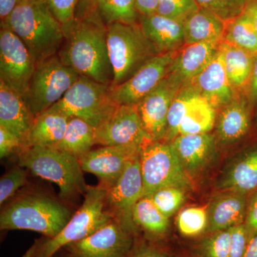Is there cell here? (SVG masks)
I'll return each instance as SVG.
<instances>
[{"instance_id":"36","label":"cell","mask_w":257,"mask_h":257,"mask_svg":"<svg viewBox=\"0 0 257 257\" xmlns=\"http://www.w3.org/2000/svg\"><path fill=\"white\" fill-rule=\"evenodd\" d=\"M197 248L199 257H228L231 239V229L210 233Z\"/></svg>"},{"instance_id":"4","label":"cell","mask_w":257,"mask_h":257,"mask_svg":"<svg viewBox=\"0 0 257 257\" xmlns=\"http://www.w3.org/2000/svg\"><path fill=\"white\" fill-rule=\"evenodd\" d=\"M107 189L101 184L89 186L83 204L55 237L42 236L36 240L23 257H53L70 243L84 239L111 219L106 207Z\"/></svg>"},{"instance_id":"38","label":"cell","mask_w":257,"mask_h":257,"mask_svg":"<svg viewBox=\"0 0 257 257\" xmlns=\"http://www.w3.org/2000/svg\"><path fill=\"white\" fill-rule=\"evenodd\" d=\"M28 182L26 170L19 165L13 167L5 173L0 179V204L3 205L6 201L16 194L19 189Z\"/></svg>"},{"instance_id":"23","label":"cell","mask_w":257,"mask_h":257,"mask_svg":"<svg viewBox=\"0 0 257 257\" xmlns=\"http://www.w3.org/2000/svg\"><path fill=\"white\" fill-rule=\"evenodd\" d=\"M221 42H198L184 45L175 52L171 72L177 74L184 84L190 82L214 59Z\"/></svg>"},{"instance_id":"12","label":"cell","mask_w":257,"mask_h":257,"mask_svg":"<svg viewBox=\"0 0 257 257\" xmlns=\"http://www.w3.org/2000/svg\"><path fill=\"white\" fill-rule=\"evenodd\" d=\"M184 84L177 74L170 72L137 104L144 128L152 142L165 141L171 104Z\"/></svg>"},{"instance_id":"30","label":"cell","mask_w":257,"mask_h":257,"mask_svg":"<svg viewBox=\"0 0 257 257\" xmlns=\"http://www.w3.org/2000/svg\"><path fill=\"white\" fill-rule=\"evenodd\" d=\"M216 115L215 108L199 94L193 99L187 109L179 126V135L210 133L215 126Z\"/></svg>"},{"instance_id":"1","label":"cell","mask_w":257,"mask_h":257,"mask_svg":"<svg viewBox=\"0 0 257 257\" xmlns=\"http://www.w3.org/2000/svg\"><path fill=\"white\" fill-rule=\"evenodd\" d=\"M57 55L79 75L111 87L113 73L108 55L106 25L98 10L81 20H76Z\"/></svg>"},{"instance_id":"14","label":"cell","mask_w":257,"mask_h":257,"mask_svg":"<svg viewBox=\"0 0 257 257\" xmlns=\"http://www.w3.org/2000/svg\"><path fill=\"white\" fill-rule=\"evenodd\" d=\"M144 128L137 105L119 104L105 122L96 128V145L138 146L151 143Z\"/></svg>"},{"instance_id":"9","label":"cell","mask_w":257,"mask_h":257,"mask_svg":"<svg viewBox=\"0 0 257 257\" xmlns=\"http://www.w3.org/2000/svg\"><path fill=\"white\" fill-rule=\"evenodd\" d=\"M140 165L143 197L166 187L188 189L191 182L172 144L151 142L142 148Z\"/></svg>"},{"instance_id":"26","label":"cell","mask_w":257,"mask_h":257,"mask_svg":"<svg viewBox=\"0 0 257 257\" xmlns=\"http://www.w3.org/2000/svg\"><path fill=\"white\" fill-rule=\"evenodd\" d=\"M68 121V116L52 108L37 115L34 120L27 147L55 148L63 138Z\"/></svg>"},{"instance_id":"42","label":"cell","mask_w":257,"mask_h":257,"mask_svg":"<svg viewBox=\"0 0 257 257\" xmlns=\"http://www.w3.org/2000/svg\"><path fill=\"white\" fill-rule=\"evenodd\" d=\"M25 149L23 142L3 126H0V157L2 160Z\"/></svg>"},{"instance_id":"44","label":"cell","mask_w":257,"mask_h":257,"mask_svg":"<svg viewBox=\"0 0 257 257\" xmlns=\"http://www.w3.org/2000/svg\"><path fill=\"white\" fill-rule=\"evenodd\" d=\"M251 238L257 234V189L248 202L244 224Z\"/></svg>"},{"instance_id":"39","label":"cell","mask_w":257,"mask_h":257,"mask_svg":"<svg viewBox=\"0 0 257 257\" xmlns=\"http://www.w3.org/2000/svg\"><path fill=\"white\" fill-rule=\"evenodd\" d=\"M49 8L64 29L66 37L75 24V11L79 0H46Z\"/></svg>"},{"instance_id":"5","label":"cell","mask_w":257,"mask_h":257,"mask_svg":"<svg viewBox=\"0 0 257 257\" xmlns=\"http://www.w3.org/2000/svg\"><path fill=\"white\" fill-rule=\"evenodd\" d=\"M19 165L55 183L62 200L72 201L87 192L78 157L53 147L32 146L20 152Z\"/></svg>"},{"instance_id":"47","label":"cell","mask_w":257,"mask_h":257,"mask_svg":"<svg viewBox=\"0 0 257 257\" xmlns=\"http://www.w3.org/2000/svg\"><path fill=\"white\" fill-rule=\"evenodd\" d=\"M19 0H0V18L4 22L18 5Z\"/></svg>"},{"instance_id":"41","label":"cell","mask_w":257,"mask_h":257,"mask_svg":"<svg viewBox=\"0 0 257 257\" xmlns=\"http://www.w3.org/2000/svg\"><path fill=\"white\" fill-rule=\"evenodd\" d=\"M251 236L244 224L231 228V239L228 257H243Z\"/></svg>"},{"instance_id":"16","label":"cell","mask_w":257,"mask_h":257,"mask_svg":"<svg viewBox=\"0 0 257 257\" xmlns=\"http://www.w3.org/2000/svg\"><path fill=\"white\" fill-rule=\"evenodd\" d=\"M138 146H101L78 157L84 172L99 179L101 185L109 189L122 175L128 162L140 155Z\"/></svg>"},{"instance_id":"29","label":"cell","mask_w":257,"mask_h":257,"mask_svg":"<svg viewBox=\"0 0 257 257\" xmlns=\"http://www.w3.org/2000/svg\"><path fill=\"white\" fill-rule=\"evenodd\" d=\"M96 145V128L77 117H69L62 140L55 147L79 157Z\"/></svg>"},{"instance_id":"6","label":"cell","mask_w":257,"mask_h":257,"mask_svg":"<svg viewBox=\"0 0 257 257\" xmlns=\"http://www.w3.org/2000/svg\"><path fill=\"white\" fill-rule=\"evenodd\" d=\"M106 42L113 73L111 88L127 80L149 60L160 55L140 23L108 24Z\"/></svg>"},{"instance_id":"33","label":"cell","mask_w":257,"mask_h":257,"mask_svg":"<svg viewBox=\"0 0 257 257\" xmlns=\"http://www.w3.org/2000/svg\"><path fill=\"white\" fill-rule=\"evenodd\" d=\"M96 6L106 25L114 23H139L141 19L135 0H96Z\"/></svg>"},{"instance_id":"22","label":"cell","mask_w":257,"mask_h":257,"mask_svg":"<svg viewBox=\"0 0 257 257\" xmlns=\"http://www.w3.org/2000/svg\"><path fill=\"white\" fill-rule=\"evenodd\" d=\"M216 139L211 133L179 135L170 143L188 175L202 170L215 155Z\"/></svg>"},{"instance_id":"24","label":"cell","mask_w":257,"mask_h":257,"mask_svg":"<svg viewBox=\"0 0 257 257\" xmlns=\"http://www.w3.org/2000/svg\"><path fill=\"white\" fill-rule=\"evenodd\" d=\"M219 187L224 192L248 194L257 189V148L235 159L223 172Z\"/></svg>"},{"instance_id":"34","label":"cell","mask_w":257,"mask_h":257,"mask_svg":"<svg viewBox=\"0 0 257 257\" xmlns=\"http://www.w3.org/2000/svg\"><path fill=\"white\" fill-rule=\"evenodd\" d=\"M177 226L180 234L186 237H194L207 231V210L203 207H189L179 213Z\"/></svg>"},{"instance_id":"2","label":"cell","mask_w":257,"mask_h":257,"mask_svg":"<svg viewBox=\"0 0 257 257\" xmlns=\"http://www.w3.org/2000/svg\"><path fill=\"white\" fill-rule=\"evenodd\" d=\"M1 26L20 37L36 63L57 55L66 40L64 29L46 0L20 2Z\"/></svg>"},{"instance_id":"3","label":"cell","mask_w":257,"mask_h":257,"mask_svg":"<svg viewBox=\"0 0 257 257\" xmlns=\"http://www.w3.org/2000/svg\"><path fill=\"white\" fill-rule=\"evenodd\" d=\"M73 214L64 204L47 194L20 196L2 210L1 230H29L53 238Z\"/></svg>"},{"instance_id":"49","label":"cell","mask_w":257,"mask_h":257,"mask_svg":"<svg viewBox=\"0 0 257 257\" xmlns=\"http://www.w3.org/2000/svg\"><path fill=\"white\" fill-rule=\"evenodd\" d=\"M243 257H257V234L250 239Z\"/></svg>"},{"instance_id":"8","label":"cell","mask_w":257,"mask_h":257,"mask_svg":"<svg viewBox=\"0 0 257 257\" xmlns=\"http://www.w3.org/2000/svg\"><path fill=\"white\" fill-rule=\"evenodd\" d=\"M79 76L73 69L64 64L58 55L37 62L23 95L34 116H37L58 102Z\"/></svg>"},{"instance_id":"25","label":"cell","mask_w":257,"mask_h":257,"mask_svg":"<svg viewBox=\"0 0 257 257\" xmlns=\"http://www.w3.org/2000/svg\"><path fill=\"white\" fill-rule=\"evenodd\" d=\"M226 23L209 10L199 7L184 20L186 45L222 42Z\"/></svg>"},{"instance_id":"27","label":"cell","mask_w":257,"mask_h":257,"mask_svg":"<svg viewBox=\"0 0 257 257\" xmlns=\"http://www.w3.org/2000/svg\"><path fill=\"white\" fill-rule=\"evenodd\" d=\"M228 78L235 92L246 93L251 78L253 54L226 42L219 47Z\"/></svg>"},{"instance_id":"50","label":"cell","mask_w":257,"mask_h":257,"mask_svg":"<svg viewBox=\"0 0 257 257\" xmlns=\"http://www.w3.org/2000/svg\"><path fill=\"white\" fill-rule=\"evenodd\" d=\"M61 251H62V255H61V256L60 253L57 252L53 257H72V256H70V255H69V253L65 251V250L63 249V248H62V249H61Z\"/></svg>"},{"instance_id":"46","label":"cell","mask_w":257,"mask_h":257,"mask_svg":"<svg viewBox=\"0 0 257 257\" xmlns=\"http://www.w3.org/2000/svg\"><path fill=\"white\" fill-rule=\"evenodd\" d=\"M158 5L159 0H135L137 10L141 17L156 13Z\"/></svg>"},{"instance_id":"51","label":"cell","mask_w":257,"mask_h":257,"mask_svg":"<svg viewBox=\"0 0 257 257\" xmlns=\"http://www.w3.org/2000/svg\"><path fill=\"white\" fill-rule=\"evenodd\" d=\"M90 4L94 5L96 6V0H87Z\"/></svg>"},{"instance_id":"13","label":"cell","mask_w":257,"mask_h":257,"mask_svg":"<svg viewBox=\"0 0 257 257\" xmlns=\"http://www.w3.org/2000/svg\"><path fill=\"white\" fill-rule=\"evenodd\" d=\"M135 241V235L113 219L92 234L63 249L72 257H127Z\"/></svg>"},{"instance_id":"11","label":"cell","mask_w":257,"mask_h":257,"mask_svg":"<svg viewBox=\"0 0 257 257\" xmlns=\"http://www.w3.org/2000/svg\"><path fill=\"white\" fill-rule=\"evenodd\" d=\"M143 197V179L140 165V155L126 165L122 175L107 189L106 207L113 218L124 229L136 235L138 229L133 221V209Z\"/></svg>"},{"instance_id":"35","label":"cell","mask_w":257,"mask_h":257,"mask_svg":"<svg viewBox=\"0 0 257 257\" xmlns=\"http://www.w3.org/2000/svg\"><path fill=\"white\" fill-rule=\"evenodd\" d=\"M149 197L159 210L170 219L185 201V189L166 187L159 189Z\"/></svg>"},{"instance_id":"21","label":"cell","mask_w":257,"mask_h":257,"mask_svg":"<svg viewBox=\"0 0 257 257\" xmlns=\"http://www.w3.org/2000/svg\"><path fill=\"white\" fill-rule=\"evenodd\" d=\"M248 194L224 192L212 199L207 209V232L231 229L244 224Z\"/></svg>"},{"instance_id":"52","label":"cell","mask_w":257,"mask_h":257,"mask_svg":"<svg viewBox=\"0 0 257 257\" xmlns=\"http://www.w3.org/2000/svg\"><path fill=\"white\" fill-rule=\"evenodd\" d=\"M28 1H34V0H19V3H20V2H28Z\"/></svg>"},{"instance_id":"37","label":"cell","mask_w":257,"mask_h":257,"mask_svg":"<svg viewBox=\"0 0 257 257\" xmlns=\"http://www.w3.org/2000/svg\"><path fill=\"white\" fill-rule=\"evenodd\" d=\"M200 8L214 13L225 23H229L241 15L246 9L248 0H195Z\"/></svg>"},{"instance_id":"17","label":"cell","mask_w":257,"mask_h":257,"mask_svg":"<svg viewBox=\"0 0 257 257\" xmlns=\"http://www.w3.org/2000/svg\"><path fill=\"white\" fill-rule=\"evenodd\" d=\"M253 106L246 93H239L218 109L214 126L216 142L227 146L244 138L251 126Z\"/></svg>"},{"instance_id":"32","label":"cell","mask_w":257,"mask_h":257,"mask_svg":"<svg viewBox=\"0 0 257 257\" xmlns=\"http://www.w3.org/2000/svg\"><path fill=\"white\" fill-rule=\"evenodd\" d=\"M199 93L188 82L184 84L171 104L167 115V132L165 141L172 143L179 135V126L193 99Z\"/></svg>"},{"instance_id":"48","label":"cell","mask_w":257,"mask_h":257,"mask_svg":"<svg viewBox=\"0 0 257 257\" xmlns=\"http://www.w3.org/2000/svg\"><path fill=\"white\" fill-rule=\"evenodd\" d=\"M244 13L251 19L257 32V0H248Z\"/></svg>"},{"instance_id":"40","label":"cell","mask_w":257,"mask_h":257,"mask_svg":"<svg viewBox=\"0 0 257 257\" xmlns=\"http://www.w3.org/2000/svg\"><path fill=\"white\" fill-rule=\"evenodd\" d=\"M199 8L195 0H159L157 13L184 21V19Z\"/></svg>"},{"instance_id":"43","label":"cell","mask_w":257,"mask_h":257,"mask_svg":"<svg viewBox=\"0 0 257 257\" xmlns=\"http://www.w3.org/2000/svg\"><path fill=\"white\" fill-rule=\"evenodd\" d=\"M127 257H170V254L162 246L153 241H135L133 249Z\"/></svg>"},{"instance_id":"20","label":"cell","mask_w":257,"mask_h":257,"mask_svg":"<svg viewBox=\"0 0 257 257\" xmlns=\"http://www.w3.org/2000/svg\"><path fill=\"white\" fill-rule=\"evenodd\" d=\"M140 26L160 54L175 52L186 45L183 20L155 14L142 16Z\"/></svg>"},{"instance_id":"31","label":"cell","mask_w":257,"mask_h":257,"mask_svg":"<svg viewBox=\"0 0 257 257\" xmlns=\"http://www.w3.org/2000/svg\"><path fill=\"white\" fill-rule=\"evenodd\" d=\"M222 42L250 53H257V32L251 19L244 12L226 23Z\"/></svg>"},{"instance_id":"45","label":"cell","mask_w":257,"mask_h":257,"mask_svg":"<svg viewBox=\"0 0 257 257\" xmlns=\"http://www.w3.org/2000/svg\"><path fill=\"white\" fill-rule=\"evenodd\" d=\"M246 94L250 101L254 104L257 101V53L253 54L252 72Z\"/></svg>"},{"instance_id":"10","label":"cell","mask_w":257,"mask_h":257,"mask_svg":"<svg viewBox=\"0 0 257 257\" xmlns=\"http://www.w3.org/2000/svg\"><path fill=\"white\" fill-rule=\"evenodd\" d=\"M36 67V61L20 37L9 28L0 30V82L23 95Z\"/></svg>"},{"instance_id":"15","label":"cell","mask_w":257,"mask_h":257,"mask_svg":"<svg viewBox=\"0 0 257 257\" xmlns=\"http://www.w3.org/2000/svg\"><path fill=\"white\" fill-rule=\"evenodd\" d=\"M175 52L153 57L127 80L111 88L115 101L118 104L137 105L170 73Z\"/></svg>"},{"instance_id":"19","label":"cell","mask_w":257,"mask_h":257,"mask_svg":"<svg viewBox=\"0 0 257 257\" xmlns=\"http://www.w3.org/2000/svg\"><path fill=\"white\" fill-rule=\"evenodd\" d=\"M35 118L23 95L0 82V126L16 135L25 148Z\"/></svg>"},{"instance_id":"7","label":"cell","mask_w":257,"mask_h":257,"mask_svg":"<svg viewBox=\"0 0 257 257\" xmlns=\"http://www.w3.org/2000/svg\"><path fill=\"white\" fill-rule=\"evenodd\" d=\"M118 105L110 86L79 76L63 97L51 108L97 128L110 117Z\"/></svg>"},{"instance_id":"18","label":"cell","mask_w":257,"mask_h":257,"mask_svg":"<svg viewBox=\"0 0 257 257\" xmlns=\"http://www.w3.org/2000/svg\"><path fill=\"white\" fill-rule=\"evenodd\" d=\"M189 83L216 110L228 104L237 94L228 78L220 50L210 63Z\"/></svg>"},{"instance_id":"28","label":"cell","mask_w":257,"mask_h":257,"mask_svg":"<svg viewBox=\"0 0 257 257\" xmlns=\"http://www.w3.org/2000/svg\"><path fill=\"white\" fill-rule=\"evenodd\" d=\"M133 221L138 229L143 230L145 238L156 242L163 239L170 229V219L164 215L150 197H143L133 209Z\"/></svg>"}]
</instances>
